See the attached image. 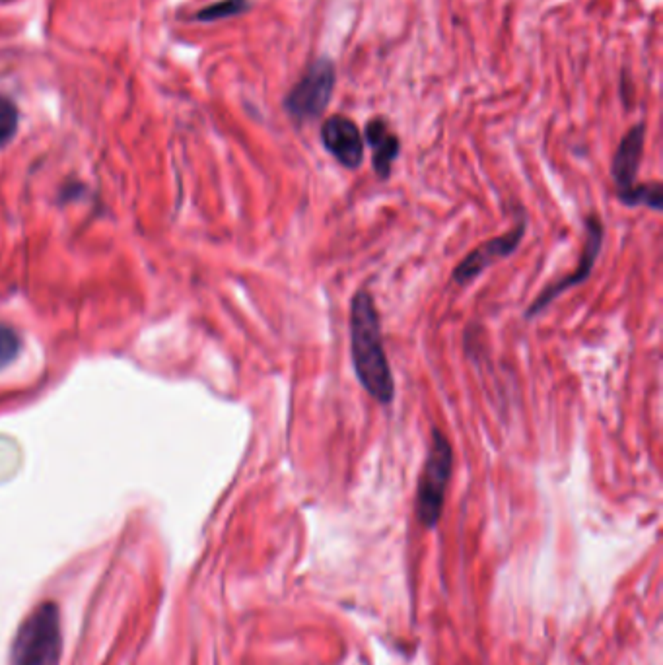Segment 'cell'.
Here are the masks:
<instances>
[{
  "label": "cell",
  "instance_id": "cell-1",
  "mask_svg": "<svg viewBox=\"0 0 663 665\" xmlns=\"http://www.w3.org/2000/svg\"><path fill=\"white\" fill-rule=\"evenodd\" d=\"M350 354L362 387L382 405L393 401L395 384L385 356L380 317L368 290H358L350 302Z\"/></svg>",
  "mask_w": 663,
  "mask_h": 665
},
{
  "label": "cell",
  "instance_id": "cell-2",
  "mask_svg": "<svg viewBox=\"0 0 663 665\" xmlns=\"http://www.w3.org/2000/svg\"><path fill=\"white\" fill-rule=\"evenodd\" d=\"M63 650L61 613L55 603H41L16 632L10 665H59Z\"/></svg>",
  "mask_w": 663,
  "mask_h": 665
},
{
  "label": "cell",
  "instance_id": "cell-3",
  "mask_svg": "<svg viewBox=\"0 0 663 665\" xmlns=\"http://www.w3.org/2000/svg\"><path fill=\"white\" fill-rule=\"evenodd\" d=\"M452 467H454L452 444L438 428H434L417 492V514L420 522L426 527H434L442 516L446 487L452 477Z\"/></svg>",
  "mask_w": 663,
  "mask_h": 665
},
{
  "label": "cell",
  "instance_id": "cell-4",
  "mask_svg": "<svg viewBox=\"0 0 663 665\" xmlns=\"http://www.w3.org/2000/svg\"><path fill=\"white\" fill-rule=\"evenodd\" d=\"M335 65L327 57H319L290 88L284 98V111L300 125L319 119L335 92Z\"/></svg>",
  "mask_w": 663,
  "mask_h": 665
},
{
  "label": "cell",
  "instance_id": "cell-5",
  "mask_svg": "<svg viewBox=\"0 0 663 665\" xmlns=\"http://www.w3.org/2000/svg\"><path fill=\"white\" fill-rule=\"evenodd\" d=\"M525 234V222L520 220L518 226L498 238H492L489 242L479 245L473 249L454 271V280L457 284H467L469 280L477 279L483 271H487L490 265H494L500 259H506L510 253L518 249L522 244Z\"/></svg>",
  "mask_w": 663,
  "mask_h": 665
},
{
  "label": "cell",
  "instance_id": "cell-6",
  "mask_svg": "<svg viewBox=\"0 0 663 665\" xmlns=\"http://www.w3.org/2000/svg\"><path fill=\"white\" fill-rule=\"evenodd\" d=\"M321 140L327 152L349 170L360 168L364 160V139L356 123L345 115L329 117L321 127Z\"/></svg>",
  "mask_w": 663,
  "mask_h": 665
},
{
  "label": "cell",
  "instance_id": "cell-7",
  "mask_svg": "<svg viewBox=\"0 0 663 665\" xmlns=\"http://www.w3.org/2000/svg\"><path fill=\"white\" fill-rule=\"evenodd\" d=\"M601 245H603V222L597 218V216H590L588 222H586V247H584V253H582V259H580V265L576 267V271L568 277L559 280L557 284L549 286L535 302L533 306L529 308L527 312V317H533V315L543 312L551 302H555V298L560 296L562 292H566L570 286L578 284V282H584V280L590 277V271L594 269L595 261H597V255L601 251Z\"/></svg>",
  "mask_w": 663,
  "mask_h": 665
},
{
  "label": "cell",
  "instance_id": "cell-8",
  "mask_svg": "<svg viewBox=\"0 0 663 665\" xmlns=\"http://www.w3.org/2000/svg\"><path fill=\"white\" fill-rule=\"evenodd\" d=\"M644 142H646V127L644 123H638L617 146L611 166V175L617 185V195L627 193L636 185V177L644 154Z\"/></svg>",
  "mask_w": 663,
  "mask_h": 665
},
{
  "label": "cell",
  "instance_id": "cell-9",
  "mask_svg": "<svg viewBox=\"0 0 663 665\" xmlns=\"http://www.w3.org/2000/svg\"><path fill=\"white\" fill-rule=\"evenodd\" d=\"M362 139L368 142V146L372 148V164L376 174L380 175L382 179H387L391 174V166L395 162V158L399 156V137L389 129L385 119H372L366 125L364 137Z\"/></svg>",
  "mask_w": 663,
  "mask_h": 665
},
{
  "label": "cell",
  "instance_id": "cell-10",
  "mask_svg": "<svg viewBox=\"0 0 663 665\" xmlns=\"http://www.w3.org/2000/svg\"><path fill=\"white\" fill-rule=\"evenodd\" d=\"M662 185L656 183H642V185H634L630 191L619 195V199L627 205V207H650V209H662Z\"/></svg>",
  "mask_w": 663,
  "mask_h": 665
},
{
  "label": "cell",
  "instance_id": "cell-11",
  "mask_svg": "<svg viewBox=\"0 0 663 665\" xmlns=\"http://www.w3.org/2000/svg\"><path fill=\"white\" fill-rule=\"evenodd\" d=\"M249 8H251V4L247 0H220V2H214L207 8L199 10L195 18L201 22H218V20H226L232 16H240Z\"/></svg>",
  "mask_w": 663,
  "mask_h": 665
},
{
  "label": "cell",
  "instance_id": "cell-12",
  "mask_svg": "<svg viewBox=\"0 0 663 665\" xmlns=\"http://www.w3.org/2000/svg\"><path fill=\"white\" fill-rule=\"evenodd\" d=\"M18 129V107L12 100L0 96V148L8 144Z\"/></svg>",
  "mask_w": 663,
  "mask_h": 665
},
{
  "label": "cell",
  "instance_id": "cell-13",
  "mask_svg": "<svg viewBox=\"0 0 663 665\" xmlns=\"http://www.w3.org/2000/svg\"><path fill=\"white\" fill-rule=\"evenodd\" d=\"M18 352H20L18 333L12 327L0 323V370L8 366L18 356Z\"/></svg>",
  "mask_w": 663,
  "mask_h": 665
}]
</instances>
